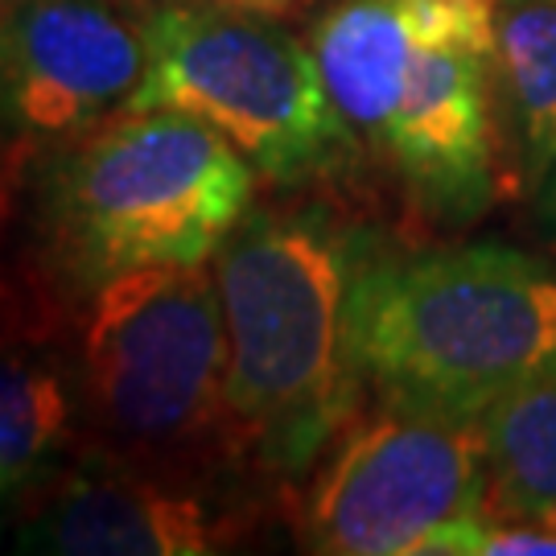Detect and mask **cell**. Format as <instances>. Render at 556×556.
Here are the masks:
<instances>
[{
    "label": "cell",
    "instance_id": "1",
    "mask_svg": "<svg viewBox=\"0 0 556 556\" xmlns=\"http://www.w3.org/2000/svg\"><path fill=\"white\" fill-rule=\"evenodd\" d=\"M376 239L318 206L248 211L215 252L239 462L301 478L355 420L351 289Z\"/></svg>",
    "mask_w": 556,
    "mask_h": 556
},
{
    "label": "cell",
    "instance_id": "2",
    "mask_svg": "<svg viewBox=\"0 0 556 556\" xmlns=\"http://www.w3.org/2000/svg\"><path fill=\"white\" fill-rule=\"evenodd\" d=\"M351 346L376 400L478 420L556 371V268L503 243L404 256L371 243L351 289Z\"/></svg>",
    "mask_w": 556,
    "mask_h": 556
},
{
    "label": "cell",
    "instance_id": "3",
    "mask_svg": "<svg viewBox=\"0 0 556 556\" xmlns=\"http://www.w3.org/2000/svg\"><path fill=\"white\" fill-rule=\"evenodd\" d=\"M256 190V169L202 119L128 108L62 140L46 165L38 231L59 280L100 285L165 264H206Z\"/></svg>",
    "mask_w": 556,
    "mask_h": 556
},
{
    "label": "cell",
    "instance_id": "4",
    "mask_svg": "<svg viewBox=\"0 0 556 556\" xmlns=\"http://www.w3.org/2000/svg\"><path fill=\"white\" fill-rule=\"evenodd\" d=\"M79 396L103 454L194 478L239 462L227 413V321L206 264L108 280L79 326Z\"/></svg>",
    "mask_w": 556,
    "mask_h": 556
},
{
    "label": "cell",
    "instance_id": "5",
    "mask_svg": "<svg viewBox=\"0 0 556 556\" xmlns=\"http://www.w3.org/2000/svg\"><path fill=\"white\" fill-rule=\"evenodd\" d=\"M149 75L132 108H174L215 128L260 178L330 169L351 128L314 50L280 25L219 4H169L144 21Z\"/></svg>",
    "mask_w": 556,
    "mask_h": 556
},
{
    "label": "cell",
    "instance_id": "6",
    "mask_svg": "<svg viewBox=\"0 0 556 556\" xmlns=\"http://www.w3.org/2000/svg\"><path fill=\"white\" fill-rule=\"evenodd\" d=\"M293 507L305 553L433 556L457 519L486 511L478 420L379 400L318 457Z\"/></svg>",
    "mask_w": 556,
    "mask_h": 556
},
{
    "label": "cell",
    "instance_id": "7",
    "mask_svg": "<svg viewBox=\"0 0 556 556\" xmlns=\"http://www.w3.org/2000/svg\"><path fill=\"white\" fill-rule=\"evenodd\" d=\"M144 75V25L108 0L0 4V128L21 144H62L128 112Z\"/></svg>",
    "mask_w": 556,
    "mask_h": 556
},
{
    "label": "cell",
    "instance_id": "8",
    "mask_svg": "<svg viewBox=\"0 0 556 556\" xmlns=\"http://www.w3.org/2000/svg\"><path fill=\"white\" fill-rule=\"evenodd\" d=\"M243 536V519L190 478L91 450L17 495V548L50 556H202Z\"/></svg>",
    "mask_w": 556,
    "mask_h": 556
},
{
    "label": "cell",
    "instance_id": "9",
    "mask_svg": "<svg viewBox=\"0 0 556 556\" xmlns=\"http://www.w3.org/2000/svg\"><path fill=\"white\" fill-rule=\"evenodd\" d=\"M491 59L417 46L383 149L420 199L450 219H475L495 194Z\"/></svg>",
    "mask_w": 556,
    "mask_h": 556
},
{
    "label": "cell",
    "instance_id": "10",
    "mask_svg": "<svg viewBox=\"0 0 556 556\" xmlns=\"http://www.w3.org/2000/svg\"><path fill=\"white\" fill-rule=\"evenodd\" d=\"M309 46L346 128L383 144L417 54L400 0H338L314 25Z\"/></svg>",
    "mask_w": 556,
    "mask_h": 556
},
{
    "label": "cell",
    "instance_id": "11",
    "mask_svg": "<svg viewBox=\"0 0 556 556\" xmlns=\"http://www.w3.org/2000/svg\"><path fill=\"white\" fill-rule=\"evenodd\" d=\"M486 511L556 528V371L528 379L478 417Z\"/></svg>",
    "mask_w": 556,
    "mask_h": 556
},
{
    "label": "cell",
    "instance_id": "12",
    "mask_svg": "<svg viewBox=\"0 0 556 556\" xmlns=\"http://www.w3.org/2000/svg\"><path fill=\"white\" fill-rule=\"evenodd\" d=\"M75 396L62 367L41 351V334L0 342V503L54 470L71 441Z\"/></svg>",
    "mask_w": 556,
    "mask_h": 556
},
{
    "label": "cell",
    "instance_id": "13",
    "mask_svg": "<svg viewBox=\"0 0 556 556\" xmlns=\"http://www.w3.org/2000/svg\"><path fill=\"white\" fill-rule=\"evenodd\" d=\"M491 66L528 186L556 165V0H498Z\"/></svg>",
    "mask_w": 556,
    "mask_h": 556
},
{
    "label": "cell",
    "instance_id": "14",
    "mask_svg": "<svg viewBox=\"0 0 556 556\" xmlns=\"http://www.w3.org/2000/svg\"><path fill=\"white\" fill-rule=\"evenodd\" d=\"M17 334H46V309L0 273V342Z\"/></svg>",
    "mask_w": 556,
    "mask_h": 556
},
{
    "label": "cell",
    "instance_id": "15",
    "mask_svg": "<svg viewBox=\"0 0 556 556\" xmlns=\"http://www.w3.org/2000/svg\"><path fill=\"white\" fill-rule=\"evenodd\" d=\"M540 211H544V219L556 227V165L548 169V178L540 181Z\"/></svg>",
    "mask_w": 556,
    "mask_h": 556
},
{
    "label": "cell",
    "instance_id": "16",
    "mask_svg": "<svg viewBox=\"0 0 556 556\" xmlns=\"http://www.w3.org/2000/svg\"><path fill=\"white\" fill-rule=\"evenodd\" d=\"M248 4H277V0H248Z\"/></svg>",
    "mask_w": 556,
    "mask_h": 556
},
{
    "label": "cell",
    "instance_id": "17",
    "mask_svg": "<svg viewBox=\"0 0 556 556\" xmlns=\"http://www.w3.org/2000/svg\"><path fill=\"white\" fill-rule=\"evenodd\" d=\"M0 507H4V503H0Z\"/></svg>",
    "mask_w": 556,
    "mask_h": 556
}]
</instances>
